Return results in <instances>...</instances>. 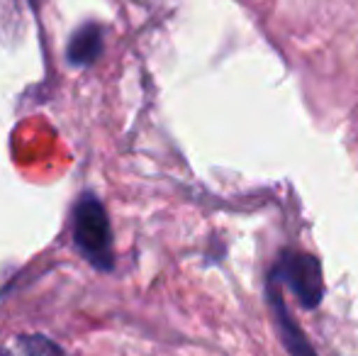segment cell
I'll return each mask as SVG.
<instances>
[{
  "mask_svg": "<svg viewBox=\"0 0 358 356\" xmlns=\"http://www.w3.org/2000/svg\"><path fill=\"white\" fill-rule=\"evenodd\" d=\"M103 49V32L98 24H85L71 37L69 44V62L76 66H85V64L95 62Z\"/></svg>",
  "mask_w": 358,
  "mask_h": 356,
  "instance_id": "obj_4",
  "label": "cell"
},
{
  "mask_svg": "<svg viewBox=\"0 0 358 356\" xmlns=\"http://www.w3.org/2000/svg\"><path fill=\"white\" fill-rule=\"evenodd\" d=\"M268 305L273 310V320L278 325V334L283 339L285 349L290 352V356H317L312 344L307 342V337L302 334V329L292 322L290 313L285 308L283 293H280V283L273 278H268Z\"/></svg>",
  "mask_w": 358,
  "mask_h": 356,
  "instance_id": "obj_3",
  "label": "cell"
},
{
  "mask_svg": "<svg viewBox=\"0 0 358 356\" xmlns=\"http://www.w3.org/2000/svg\"><path fill=\"white\" fill-rule=\"evenodd\" d=\"M73 242L78 252L98 269H113V237L103 205L93 195H83L73 210Z\"/></svg>",
  "mask_w": 358,
  "mask_h": 356,
  "instance_id": "obj_1",
  "label": "cell"
},
{
  "mask_svg": "<svg viewBox=\"0 0 358 356\" xmlns=\"http://www.w3.org/2000/svg\"><path fill=\"white\" fill-rule=\"evenodd\" d=\"M271 278L280 285L290 288L297 295V303L305 310H315L324 295V280H322V266L315 257L302 252H283L271 271Z\"/></svg>",
  "mask_w": 358,
  "mask_h": 356,
  "instance_id": "obj_2",
  "label": "cell"
}]
</instances>
